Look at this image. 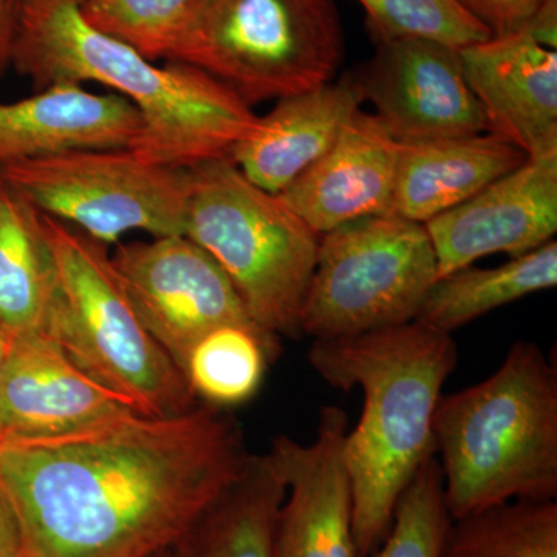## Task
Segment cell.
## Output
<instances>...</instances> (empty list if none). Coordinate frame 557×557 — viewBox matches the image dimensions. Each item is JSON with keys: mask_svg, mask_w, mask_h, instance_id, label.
<instances>
[{"mask_svg": "<svg viewBox=\"0 0 557 557\" xmlns=\"http://www.w3.org/2000/svg\"><path fill=\"white\" fill-rule=\"evenodd\" d=\"M285 482L270 454L247 467L170 548V557H276L274 530Z\"/></svg>", "mask_w": 557, "mask_h": 557, "instance_id": "21", "label": "cell"}, {"mask_svg": "<svg viewBox=\"0 0 557 557\" xmlns=\"http://www.w3.org/2000/svg\"><path fill=\"white\" fill-rule=\"evenodd\" d=\"M16 2H17V3H20V2H21V0H16Z\"/></svg>", "mask_w": 557, "mask_h": 557, "instance_id": "34", "label": "cell"}, {"mask_svg": "<svg viewBox=\"0 0 557 557\" xmlns=\"http://www.w3.org/2000/svg\"><path fill=\"white\" fill-rule=\"evenodd\" d=\"M141 413L87 375L49 333L11 339L0 388V443L75 434Z\"/></svg>", "mask_w": 557, "mask_h": 557, "instance_id": "14", "label": "cell"}, {"mask_svg": "<svg viewBox=\"0 0 557 557\" xmlns=\"http://www.w3.org/2000/svg\"><path fill=\"white\" fill-rule=\"evenodd\" d=\"M143 134L138 110L119 95L54 84L0 102V168L75 149H137Z\"/></svg>", "mask_w": 557, "mask_h": 557, "instance_id": "17", "label": "cell"}, {"mask_svg": "<svg viewBox=\"0 0 557 557\" xmlns=\"http://www.w3.org/2000/svg\"><path fill=\"white\" fill-rule=\"evenodd\" d=\"M440 557H557V500H515L454 519Z\"/></svg>", "mask_w": 557, "mask_h": 557, "instance_id": "24", "label": "cell"}, {"mask_svg": "<svg viewBox=\"0 0 557 557\" xmlns=\"http://www.w3.org/2000/svg\"><path fill=\"white\" fill-rule=\"evenodd\" d=\"M58 299L42 214L0 178V327L11 338L49 333Z\"/></svg>", "mask_w": 557, "mask_h": 557, "instance_id": "20", "label": "cell"}, {"mask_svg": "<svg viewBox=\"0 0 557 557\" xmlns=\"http://www.w3.org/2000/svg\"><path fill=\"white\" fill-rule=\"evenodd\" d=\"M424 228L438 278L485 256L515 259L544 247L557 233V156L527 159Z\"/></svg>", "mask_w": 557, "mask_h": 557, "instance_id": "13", "label": "cell"}, {"mask_svg": "<svg viewBox=\"0 0 557 557\" xmlns=\"http://www.w3.org/2000/svg\"><path fill=\"white\" fill-rule=\"evenodd\" d=\"M150 557H170V549H168V552L157 553V555Z\"/></svg>", "mask_w": 557, "mask_h": 557, "instance_id": "33", "label": "cell"}, {"mask_svg": "<svg viewBox=\"0 0 557 557\" xmlns=\"http://www.w3.org/2000/svg\"><path fill=\"white\" fill-rule=\"evenodd\" d=\"M401 143L359 109L332 149L277 194L319 236L391 212Z\"/></svg>", "mask_w": 557, "mask_h": 557, "instance_id": "16", "label": "cell"}, {"mask_svg": "<svg viewBox=\"0 0 557 557\" xmlns=\"http://www.w3.org/2000/svg\"><path fill=\"white\" fill-rule=\"evenodd\" d=\"M278 350L277 336L259 325H220L190 348L183 375L200 403L234 408L258 394Z\"/></svg>", "mask_w": 557, "mask_h": 557, "instance_id": "23", "label": "cell"}, {"mask_svg": "<svg viewBox=\"0 0 557 557\" xmlns=\"http://www.w3.org/2000/svg\"><path fill=\"white\" fill-rule=\"evenodd\" d=\"M110 256L139 321L182 373L211 330L255 324L219 263L186 234L121 244Z\"/></svg>", "mask_w": 557, "mask_h": 557, "instance_id": "10", "label": "cell"}, {"mask_svg": "<svg viewBox=\"0 0 557 557\" xmlns=\"http://www.w3.org/2000/svg\"><path fill=\"white\" fill-rule=\"evenodd\" d=\"M344 51L333 0H194L164 62L199 70L252 108L330 83Z\"/></svg>", "mask_w": 557, "mask_h": 557, "instance_id": "6", "label": "cell"}, {"mask_svg": "<svg viewBox=\"0 0 557 557\" xmlns=\"http://www.w3.org/2000/svg\"><path fill=\"white\" fill-rule=\"evenodd\" d=\"M557 285V244L549 242L494 267L461 269L440 277L429 289L418 321L450 333L491 311Z\"/></svg>", "mask_w": 557, "mask_h": 557, "instance_id": "22", "label": "cell"}, {"mask_svg": "<svg viewBox=\"0 0 557 557\" xmlns=\"http://www.w3.org/2000/svg\"><path fill=\"white\" fill-rule=\"evenodd\" d=\"M0 178L28 203L100 244L132 231L185 234L188 170L129 148L75 149L0 168Z\"/></svg>", "mask_w": 557, "mask_h": 557, "instance_id": "9", "label": "cell"}, {"mask_svg": "<svg viewBox=\"0 0 557 557\" xmlns=\"http://www.w3.org/2000/svg\"><path fill=\"white\" fill-rule=\"evenodd\" d=\"M368 14L370 35L410 36L463 49L491 33L457 0H357Z\"/></svg>", "mask_w": 557, "mask_h": 557, "instance_id": "27", "label": "cell"}, {"mask_svg": "<svg viewBox=\"0 0 557 557\" xmlns=\"http://www.w3.org/2000/svg\"><path fill=\"white\" fill-rule=\"evenodd\" d=\"M450 333L410 321L346 338L314 339L309 362L329 386L362 392V412L347 432L358 557L383 544L410 480L435 456L434 417L456 370Z\"/></svg>", "mask_w": 557, "mask_h": 557, "instance_id": "3", "label": "cell"}, {"mask_svg": "<svg viewBox=\"0 0 557 557\" xmlns=\"http://www.w3.org/2000/svg\"><path fill=\"white\" fill-rule=\"evenodd\" d=\"M0 557H25L20 516L0 483Z\"/></svg>", "mask_w": 557, "mask_h": 557, "instance_id": "29", "label": "cell"}, {"mask_svg": "<svg viewBox=\"0 0 557 557\" xmlns=\"http://www.w3.org/2000/svg\"><path fill=\"white\" fill-rule=\"evenodd\" d=\"M11 336L0 327V388H2L3 373H5L7 359H9ZM2 440V435H0Z\"/></svg>", "mask_w": 557, "mask_h": 557, "instance_id": "32", "label": "cell"}, {"mask_svg": "<svg viewBox=\"0 0 557 557\" xmlns=\"http://www.w3.org/2000/svg\"><path fill=\"white\" fill-rule=\"evenodd\" d=\"M525 153L483 132L471 137L403 145L388 214L428 223L515 171Z\"/></svg>", "mask_w": 557, "mask_h": 557, "instance_id": "19", "label": "cell"}, {"mask_svg": "<svg viewBox=\"0 0 557 557\" xmlns=\"http://www.w3.org/2000/svg\"><path fill=\"white\" fill-rule=\"evenodd\" d=\"M372 38L375 53L351 76L392 137L412 145L486 132L460 49L410 36Z\"/></svg>", "mask_w": 557, "mask_h": 557, "instance_id": "11", "label": "cell"}, {"mask_svg": "<svg viewBox=\"0 0 557 557\" xmlns=\"http://www.w3.org/2000/svg\"><path fill=\"white\" fill-rule=\"evenodd\" d=\"M60 299L49 335L87 375L148 417H174L199 405L170 355L132 306L108 247L44 215Z\"/></svg>", "mask_w": 557, "mask_h": 557, "instance_id": "7", "label": "cell"}, {"mask_svg": "<svg viewBox=\"0 0 557 557\" xmlns=\"http://www.w3.org/2000/svg\"><path fill=\"white\" fill-rule=\"evenodd\" d=\"M188 180L186 236L219 263L255 324L277 338L302 335L321 236L231 159L189 168Z\"/></svg>", "mask_w": 557, "mask_h": 557, "instance_id": "5", "label": "cell"}, {"mask_svg": "<svg viewBox=\"0 0 557 557\" xmlns=\"http://www.w3.org/2000/svg\"><path fill=\"white\" fill-rule=\"evenodd\" d=\"M435 456L450 519L515 500H557V373L516 341L493 375L442 395Z\"/></svg>", "mask_w": 557, "mask_h": 557, "instance_id": "4", "label": "cell"}, {"mask_svg": "<svg viewBox=\"0 0 557 557\" xmlns=\"http://www.w3.org/2000/svg\"><path fill=\"white\" fill-rule=\"evenodd\" d=\"M251 454L226 409L199 403L62 437L0 443V483L25 557L168 552L242 474Z\"/></svg>", "mask_w": 557, "mask_h": 557, "instance_id": "1", "label": "cell"}, {"mask_svg": "<svg viewBox=\"0 0 557 557\" xmlns=\"http://www.w3.org/2000/svg\"><path fill=\"white\" fill-rule=\"evenodd\" d=\"M91 27L164 61L194 0H75Z\"/></svg>", "mask_w": 557, "mask_h": 557, "instance_id": "26", "label": "cell"}, {"mask_svg": "<svg viewBox=\"0 0 557 557\" xmlns=\"http://www.w3.org/2000/svg\"><path fill=\"white\" fill-rule=\"evenodd\" d=\"M491 36H504L525 27L548 0H457Z\"/></svg>", "mask_w": 557, "mask_h": 557, "instance_id": "28", "label": "cell"}, {"mask_svg": "<svg viewBox=\"0 0 557 557\" xmlns=\"http://www.w3.org/2000/svg\"><path fill=\"white\" fill-rule=\"evenodd\" d=\"M17 2L0 0V79L11 67L14 36H16Z\"/></svg>", "mask_w": 557, "mask_h": 557, "instance_id": "30", "label": "cell"}, {"mask_svg": "<svg viewBox=\"0 0 557 557\" xmlns=\"http://www.w3.org/2000/svg\"><path fill=\"white\" fill-rule=\"evenodd\" d=\"M460 58L486 132L527 159L557 156V51L520 28L463 47Z\"/></svg>", "mask_w": 557, "mask_h": 557, "instance_id": "15", "label": "cell"}, {"mask_svg": "<svg viewBox=\"0 0 557 557\" xmlns=\"http://www.w3.org/2000/svg\"><path fill=\"white\" fill-rule=\"evenodd\" d=\"M361 104L351 73L289 95L259 116L258 126L233 150L231 160L249 182L281 194L332 149Z\"/></svg>", "mask_w": 557, "mask_h": 557, "instance_id": "18", "label": "cell"}, {"mask_svg": "<svg viewBox=\"0 0 557 557\" xmlns=\"http://www.w3.org/2000/svg\"><path fill=\"white\" fill-rule=\"evenodd\" d=\"M450 522L442 468L434 456L410 480L386 539L369 557H440Z\"/></svg>", "mask_w": 557, "mask_h": 557, "instance_id": "25", "label": "cell"}, {"mask_svg": "<svg viewBox=\"0 0 557 557\" xmlns=\"http://www.w3.org/2000/svg\"><path fill=\"white\" fill-rule=\"evenodd\" d=\"M11 67L36 90L101 84L141 115L139 156L189 170L231 159L259 115L218 81L189 65H164L91 27L75 0H21Z\"/></svg>", "mask_w": 557, "mask_h": 557, "instance_id": "2", "label": "cell"}, {"mask_svg": "<svg viewBox=\"0 0 557 557\" xmlns=\"http://www.w3.org/2000/svg\"><path fill=\"white\" fill-rule=\"evenodd\" d=\"M347 432V413L325 406L313 442L274 438L269 454L285 482L274 530L276 557H358Z\"/></svg>", "mask_w": 557, "mask_h": 557, "instance_id": "12", "label": "cell"}, {"mask_svg": "<svg viewBox=\"0 0 557 557\" xmlns=\"http://www.w3.org/2000/svg\"><path fill=\"white\" fill-rule=\"evenodd\" d=\"M525 30L542 46L556 50L557 47V0H548L541 10L527 22Z\"/></svg>", "mask_w": 557, "mask_h": 557, "instance_id": "31", "label": "cell"}, {"mask_svg": "<svg viewBox=\"0 0 557 557\" xmlns=\"http://www.w3.org/2000/svg\"><path fill=\"white\" fill-rule=\"evenodd\" d=\"M437 278L421 223L394 214L346 223L319 240L300 333L335 339L408 324Z\"/></svg>", "mask_w": 557, "mask_h": 557, "instance_id": "8", "label": "cell"}]
</instances>
